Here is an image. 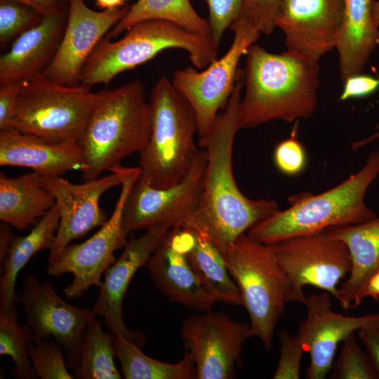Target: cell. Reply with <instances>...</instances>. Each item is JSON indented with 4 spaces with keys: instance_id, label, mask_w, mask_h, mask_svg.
Instances as JSON below:
<instances>
[{
    "instance_id": "52a82bcc",
    "label": "cell",
    "mask_w": 379,
    "mask_h": 379,
    "mask_svg": "<svg viewBox=\"0 0 379 379\" xmlns=\"http://www.w3.org/2000/svg\"><path fill=\"white\" fill-rule=\"evenodd\" d=\"M241 295L253 336L269 351L277 323L289 302L302 303L272 244L240 236L224 256Z\"/></svg>"
},
{
    "instance_id": "f35d334b",
    "label": "cell",
    "mask_w": 379,
    "mask_h": 379,
    "mask_svg": "<svg viewBox=\"0 0 379 379\" xmlns=\"http://www.w3.org/2000/svg\"><path fill=\"white\" fill-rule=\"evenodd\" d=\"M25 81L0 86V131L11 128L15 107Z\"/></svg>"
},
{
    "instance_id": "4fadbf2b",
    "label": "cell",
    "mask_w": 379,
    "mask_h": 379,
    "mask_svg": "<svg viewBox=\"0 0 379 379\" xmlns=\"http://www.w3.org/2000/svg\"><path fill=\"white\" fill-rule=\"evenodd\" d=\"M194 313L182 323L181 337L196 366L197 379L235 378L241 365L245 342L252 333L250 325L211 310Z\"/></svg>"
},
{
    "instance_id": "8fae6325",
    "label": "cell",
    "mask_w": 379,
    "mask_h": 379,
    "mask_svg": "<svg viewBox=\"0 0 379 379\" xmlns=\"http://www.w3.org/2000/svg\"><path fill=\"white\" fill-rule=\"evenodd\" d=\"M206 160V150L199 149L185 178L167 188L153 187L138 177L124 210L122 225L126 234L159 225L182 227L199 204Z\"/></svg>"
},
{
    "instance_id": "8992f818",
    "label": "cell",
    "mask_w": 379,
    "mask_h": 379,
    "mask_svg": "<svg viewBox=\"0 0 379 379\" xmlns=\"http://www.w3.org/2000/svg\"><path fill=\"white\" fill-rule=\"evenodd\" d=\"M169 48L185 51L197 69L217 59L218 47L211 37L190 32L164 20L138 22L119 40L103 38L84 64L80 84L91 88L108 85L119 74L133 69Z\"/></svg>"
},
{
    "instance_id": "5bb4252c",
    "label": "cell",
    "mask_w": 379,
    "mask_h": 379,
    "mask_svg": "<svg viewBox=\"0 0 379 379\" xmlns=\"http://www.w3.org/2000/svg\"><path fill=\"white\" fill-rule=\"evenodd\" d=\"M18 301L33 330L34 341H55L63 349L67 368L74 371L79 363L84 333L96 316L93 310L69 305L49 283L41 284L34 274L25 278Z\"/></svg>"
},
{
    "instance_id": "d6986e66",
    "label": "cell",
    "mask_w": 379,
    "mask_h": 379,
    "mask_svg": "<svg viewBox=\"0 0 379 379\" xmlns=\"http://www.w3.org/2000/svg\"><path fill=\"white\" fill-rule=\"evenodd\" d=\"M194 240L192 230L173 228L154 251L147 266L156 286L171 301L199 312L209 311L216 301L201 284L187 256Z\"/></svg>"
},
{
    "instance_id": "5b68a950",
    "label": "cell",
    "mask_w": 379,
    "mask_h": 379,
    "mask_svg": "<svg viewBox=\"0 0 379 379\" xmlns=\"http://www.w3.org/2000/svg\"><path fill=\"white\" fill-rule=\"evenodd\" d=\"M151 133L139 153V179L155 188H167L182 181L190 171L199 149L196 114L171 81L161 77L149 101Z\"/></svg>"
},
{
    "instance_id": "4dcf8cb0",
    "label": "cell",
    "mask_w": 379,
    "mask_h": 379,
    "mask_svg": "<svg viewBox=\"0 0 379 379\" xmlns=\"http://www.w3.org/2000/svg\"><path fill=\"white\" fill-rule=\"evenodd\" d=\"M34 342L29 324L20 325L16 306L8 312L0 311V354L11 357L14 363L12 375L17 379L37 377L29 358V347Z\"/></svg>"
},
{
    "instance_id": "b9f144b4",
    "label": "cell",
    "mask_w": 379,
    "mask_h": 379,
    "mask_svg": "<svg viewBox=\"0 0 379 379\" xmlns=\"http://www.w3.org/2000/svg\"><path fill=\"white\" fill-rule=\"evenodd\" d=\"M33 8L42 16L67 15L70 0H15Z\"/></svg>"
},
{
    "instance_id": "7bdbcfd3",
    "label": "cell",
    "mask_w": 379,
    "mask_h": 379,
    "mask_svg": "<svg viewBox=\"0 0 379 379\" xmlns=\"http://www.w3.org/2000/svg\"><path fill=\"white\" fill-rule=\"evenodd\" d=\"M368 297L374 300L379 298V269L367 279L357 292L351 309L359 307L363 300Z\"/></svg>"
},
{
    "instance_id": "f1b7e54d",
    "label": "cell",
    "mask_w": 379,
    "mask_h": 379,
    "mask_svg": "<svg viewBox=\"0 0 379 379\" xmlns=\"http://www.w3.org/2000/svg\"><path fill=\"white\" fill-rule=\"evenodd\" d=\"M112 345L126 379L196 378L195 364L187 350L179 362L171 364L145 355L136 343L124 338L112 335Z\"/></svg>"
},
{
    "instance_id": "3957f363",
    "label": "cell",
    "mask_w": 379,
    "mask_h": 379,
    "mask_svg": "<svg viewBox=\"0 0 379 379\" xmlns=\"http://www.w3.org/2000/svg\"><path fill=\"white\" fill-rule=\"evenodd\" d=\"M151 109L142 84L131 81L115 89L93 93L91 109L78 140L85 180L121 166L127 157L140 152L151 133Z\"/></svg>"
},
{
    "instance_id": "60d3db41",
    "label": "cell",
    "mask_w": 379,
    "mask_h": 379,
    "mask_svg": "<svg viewBox=\"0 0 379 379\" xmlns=\"http://www.w3.org/2000/svg\"><path fill=\"white\" fill-rule=\"evenodd\" d=\"M357 335L379 378V326L361 328L357 331Z\"/></svg>"
},
{
    "instance_id": "9a60e30c",
    "label": "cell",
    "mask_w": 379,
    "mask_h": 379,
    "mask_svg": "<svg viewBox=\"0 0 379 379\" xmlns=\"http://www.w3.org/2000/svg\"><path fill=\"white\" fill-rule=\"evenodd\" d=\"M127 171L128 168L120 166L113 168L109 175L80 184L72 183L60 176H41L60 214L48 265L58 258L72 241L84 237L107 221V215L100 206V197L109 189L121 185Z\"/></svg>"
},
{
    "instance_id": "f546056e",
    "label": "cell",
    "mask_w": 379,
    "mask_h": 379,
    "mask_svg": "<svg viewBox=\"0 0 379 379\" xmlns=\"http://www.w3.org/2000/svg\"><path fill=\"white\" fill-rule=\"evenodd\" d=\"M114 357L112 335L105 332L101 322L94 318L84 333L80 360L73 371V378H121L114 361Z\"/></svg>"
},
{
    "instance_id": "8d00e7d4",
    "label": "cell",
    "mask_w": 379,
    "mask_h": 379,
    "mask_svg": "<svg viewBox=\"0 0 379 379\" xmlns=\"http://www.w3.org/2000/svg\"><path fill=\"white\" fill-rule=\"evenodd\" d=\"M281 0H244L236 20H240L260 33L273 32Z\"/></svg>"
},
{
    "instance_id": "7a4b0ae2",
    "label": "cell",
    "mask_w": 379,
    "mask_h": 379,
    "mask_svg": "<svg viewBox=\"0 0 379 379\" xmlns=\"http://www.w3.org/2000/svg\"><path fill=\"white\" fill-rule=\"evenodd\" d=\"M245 93L239 105L240 129L273 120L291 123L312 117L317 105L319 62L253 44L247 53Z\"/></svg>"
},
{
    "instance_id": "d4e9b609",
    "label": "cell",
    "mask_w": 379,
    "mask_h": 379,
    "mask_svg": "<svg viewBox=\"0 0 379 379\" xmlns=\"http://www.w3.org/2000/svg\"><path fill=\"white\" fill-rule=\"evenodd\" d=\"M55 205L41 175L32 172L9 178L0 174V220L20 231L34 225Z\"/></svg>"
},
{
    "instance_id": "836d02e7",
    "label": "cell",
    "mask_w": 379,
    "mask_h": 379,
    "mask_svg": "<svg viewBox=\"0 0 379 379\" xmlns=\"http://www.w3.org/2000/svg\"><path fill=\"white\" fill-rule=\"evenodd\" d=\"M43 16L33 8L15 0H0V44L8 45L38 25Z\"/></svg>"
},
{
    "instance_id": "ac0fdd59",
    "label": "cell",
    "mask_w": 379,
    "mask_h": 379,
    "mask_svg": "<svg viewBox=\"0 0 379 379\" xmlns=\"http://www.w3.org/2000/svg\"><path fill=\"white\" fill-rule=\"evenodd\" d=\"M332 295L310 293L305 302L307 316L296 336L310 356L307 379H324L331 371L338 345L351 333L366 326H379V312L346 316L332 308Z\"/></svg>"
},
{
    "instance_id": "277c9868",
    "label": "cell",
    "mask_w": 379,
    "mask_h": 379,
    "mask_svg": "<svg viewBox=\"0 0 379 379\" xmlns=\"http://www.w3.org/2000/svg\"><path fill=\"white\" fill-rule=\"evenodd\" d=\"M379 174V152L373 151L365 165L337 186L318 194L290 197L289 206L278 210L253 226L247 235L265 244L335 227L358 225L376 217L364 203L366 192Z\"/></svg>"
},
{
    "instance_id": "ee69618b",
    "label": "cell",
    "mask_w": 379,
    "mask_h": 379,
    "mask_svg": "<svg viewBox=\"0 0 379 379\" xmlns=\"http://www.w3.org/2000/svg\"><path fill=\"white\" fill-rule=\"evenodd\" d=\"M8 225L2 222L0 226V265L5 260L14 237Z\"/></svg>"
},
{
    "instance_id": "74e56055",
    "label": "cell",
    "mask_w": 379,
    "mask_h": 379,
    "mask_svg": "<svg viewBox=\"0 0 379 379\" xmlns=\"http://www.w3.org/2000/svg\"><path fill=\"white\" fill-rule=\"evenodd\" d=\"M208 9L211 37L218 47L225 30L239 16L244 0H204Z\"/></svg>"
},
{
    "instance_id": "83f0119b",
    "label": "cell",
    "mask_w": 379,
    "mask_h": 379,
    "mask_svg": "<svg viewBox=\"0 0 379 379\" xmlns=\"http://www.w3.org/2000/svg\"><path fill=\"white\" fill-rule=\"evenodd\" d=\"M149 20H167L190 32L211 37L208 20L199 15L190 0H137L105 38L111 39L134 25Z\"/></svg>"
},
{
    "instance_id": "7dc6e473",
    "label": "cell",
    "mask_w": 379,
    "mask_h": 379,
    "mask_svg": "<svg viewBox=\"0 0 379 379\" xmlns=\"http://www.w3.org/2000/svg\"><path fill=\"white\" fill-rule=\"evenodd\" d=\"M372 18L375 25L379 27V0H374L373 3Z\"/></svg>"
},
{
    "instance_id": "4316f807",
    "label": "cell",
    "mask_w": 379,
    "mask_h": 379,
    "mask_svg": "<svg viewBox=\"0 0 379 379\" xmlns=\"http://www.w3.org/2000/svg\"><path fill=\"white\" fill-rule=\"evenodd\" d=\"M192 231L194 240L187 256L204 288L216 302L242 305L240 291L228 271L223 255L205 234Z\"/></svg>"
},
{
    "instance_id": "30bf717a",
    "label": "cell",
    "mask_w": 379,
    "mask_h": 379,
    "mask_svg": "<svg viewBox=\"0 0 379 379\" xmlns=\"http://www.w3.org/2000/svg\"><path fill=\"white\" fill-rule=\"evenodd\" d=\"M139 174L138 167L128 168L114 209L107 221L87 240L67 246L58 258L48 265L50 276L60 277L66 273L73 275L72 282L64 289L67 298H78L93 286L100 288L102 275L116 260L114 252L126 244L128 235L122 225L124 210Z\"/></svg>"
},
{
    "instance_id": "e575fe53",
    "label": "cell",
    "mask_w": 379,
    "mask_h": 379,
    "mask_svg": "<svg viewBox=\"0 0 379 379\" xmlns=\"http://www.w3.org/2000/svg\"><path fill=\"white\" fill-rule=\"evenodd\" d=\"M279 357L274 379H298L301 360L306 350L296 335L283 330L279 333Z\"/></svg>"
},
{
    "instance_id": "e0dca14e",
    "label": "cell",
    "mask_w": 379,
    "mask_h": 379,
    "mask_svg": "<svg viewBox=\"0 0 379 379\" xmlns=\"http://www.w3.org/2000/svg\"><path fill=\"white\" fill-rule=\"evenodd\" d=\"M128 8L92 10L84 0H70L65 29L51 63L42 72L48 81L80 84L82 68L95 47L125 15Z\"/></svg>"
},
{
    "instance_id": "484cf974",
    "label": "cell",
    "mask_w": 379,
    "mask_h": 379,
    "mask_svg": "<svg viewBox=\"0 0 379 379\" xmlns=\"http://www.w3.org/2000/svg\"><path fill=\"white\" fill-rule=\"evenodd\" d=\"M60 221L55 205L24 237H13L7 256L0 265V311L8 312L15 307L18 298L15 282L18 273L38 252L51 248Z\"/></svg>"
},
{
    "instance_id": "ab89813d",
    "label": "cell",
    "mask_w": 379,
    "mask_h": 379,
    "mask_svg": "<svg viewBox=\"0 0 379 379\" xmlns=\"http://www.w3.org/2000/svg\"><path fill=\"white\" fill-rule=\"evenodd\" d=\"M343 84V90L340 96L342 101L372 94L379 88V79L361 73L349 77Z\"/></svg>"
},
{
    "instance_id": "6da1fadb",
    "label": "cell",
    "mask_w": 379,
    "mask_h": 379,
    "mask_svg": "<svg viewBox=\"0 0 379 379\" xmlns=\"http://www.w3.org/2000/svg\"><path fill=\"white\" fill-rule=\"evenodd\" d=\"M242 86L239 75L224 111L208 134L199 140L207 156L202 195L197 208L182 227L205 234L223 256L240 236L279 210L274 201L246 197L234 177L232 153L240 129Z\"/></svg>"
},
{
    "instance_id": "bcb514c9",
    "label": "cell",
    "mask_w": 379,
    "mask_h": 379,
    "mask_svg": "<svg viewBox=\"0 0 379 379\" xmlns=\"http://www.w3.org/2000/svg\"><path fill=\"white\" fill-rule=\"evenodd\" d=\"M379 138V131L374 133L373 135H372L371 136L366 138V139H363L361 140H359V141H357L355 142H354L352 144V149L354 150H357L359 148H361V147L366 145V144H368V142L377 139Z\"/></svg>"
},
{
    "instance_id": "7402d4cb",
    "label": "cell",
    "mask_w": 379,
    "mask_h": 379,
    "mask_svg": "<svg viewBox=\"0 0 379 379\" xmlns=\"http://www.w3.org/2000/svg\"><path fill=\"white\" fill-rule=\"evenodd\" d=\"M67 15L43 16L38 25L12 43L0 57V86L42 74L57 52Z\"/></svg>"
},
{
    "instance_id": "7c38bea8",
    "label": "cell",
    "mask_w": 379,
    "mask_h": 379,
    "mask_svg": "<svg viewBox=\"0 0 379 379\" xmlns=\"http://www.w3.org/2000/svg\"><path fill=\"white\" fill-rule=\"evenodd\" d=\"M277 260L304 304L303 288L310 286L337 299L338 283L351 271L346 244L325 232L289 238L272 244Z\"/></svg>"
},
{
    "instance_id": "ffe728a7",
    "label": "cell",
    "mask_w": 379,
    "mask_h": 379,
    "mask_svg": "<svg viewBox=\"0 0 379 379\" xmlns=\"http://www.w3.org/2000/svg\"><path fill=\"white\" fill-rule=\"evenodd\" d=\"M172 230L159 225L145 230L139 237L126 241L119 257L105 272L104 280L92 310L104 318L112 335L136 343V337L126 326L123 318V300L129 283L139 268L147 266L157 246Z\"/></svg>"
},
{
    "instance_id": "ba28073f",
    "label": "cell",
    "mask_w": 379,
    "mask_h": 379,
    "mask_svg": "<svg viewBox=\"0 0 379 379\" xmlns=\"http://www.w3.org/2000/svg\"><path fill=\"white\" fill-rule=\"evenodd\" d=\"M91 88L51 82L42 74L25 81L11 128L49 140L78 141L93 98Z\"/></svg>"
},
{
    "instance_id": "d590c367",
    "label": "cell",
    "mask_w": 379,
    "mask_h": 379,
    "mask_svg": "<svg viewBox=\"0 0 379 379\" xmlns=\"http://www.w3.org/2000/svg\"><path fill=\"white\" fill-rule=\"evenodd\" d=\"M273 159L277 168L284 175H297L305 170L307 162V153L296 138L295 128L288 138L275 147Z\"/></svg>"
},
{
    "instance_id": "1f68e13d",
    "label": "cell",
    "mask_w": 379,
    "mask_h": 379,
    "mask_svg": "<svg viewBox=\"0 0 379 379\" xmlns=\"http://www.w3.org/2000/svg\"><path fill=\"white\" fill-rule=\"evenodd\" d=\"M331 368L330 378L333 379L378 378L366 352L359 347L354 333L343 341L339 355Z\"/></svg>"
},
{
    "instance_id": "cb8c5ba5",
    "label": "cell",
    "mask_w": 379,
    "mask_h": 379,
    "mask_svg": "<svg viewBox=\"0 0 379 379\" xmlns=\"http://www.w3.org/2000/svg\"><path fill=\"white\" fill-rule=\"evenodd\" d=\"M324 232L343 241L350 254L351 271L338 287L336 299L347 311L351 309L361 286L379 269V217L358 225L331 227Z\"/></svg>"
},
{
    "instance_id": "c3c4849f",
    "label": "cell",
    "mask_w": 379,
    "mask_h": 379,
    "mask_svg": "<svg viewBox=\"0 0 379 379\" xmlns=\"http://www.w3.org/2000/svg\"><path fill=\"white\" fill-rule=\"evenodd\" d=\"M378 126L379 127V124H378Z\"/></svg>"
},
{
    "instance_id": "9c48e42d",
    "label": "cell",
    "mask_w": 379,
    "mask_h": 379,
    "mask_svg": "<svg viewBox=\"0 0 379 379\" xmlns=\"http://www.w3.org/2000/svg\"><path fill=\"white\" fill-rule=\"evenodd\" d=\"M230 28L234 32L233 41L222 58L203 69H177L171 80L196 114L199 139L208 134L219 111L225 107L240 74L239 61L260 34L239 20H236Z\"/></svg>"
},
{
    "instance_id": "f6af8a7d",
    "label": "cell",
    "mask_w": 379,
    "mask_h": 379,
    "mask_svg": "<svg viewBox=\"0 0 379 379\" xmlns=\"http://www.w3.org/2000/svg\"><path fill=\"white\" fill-rule=\"evenodd\" d=\"M126 0H95L98 6L103 10L123 7Z\"/></svg>"
},
{
    "instance_id": "2e32d148",
    "label": "cell",
    "mask_w": 379,
    "mask_h": 379,
    "mask_svg": "<svg viewBox=\"0 0 379 379\" xmlns=\"http://www.w3.org/2000/svg\"><path fill=\"white\" fill-rule=\"evenodd\" d=\"M343 0H281L275 20L288 53L319 62L335 48Z\"/></svg>"
},
{
    "instance_id": "603a6c76",
    "label": "cell",
    "mask_w": 379,
    "mask_h": 379,
    "mask_svg": "<svg viewBox=\"0 0 379 379\" xmlns=\"http://www.w3.org/2000/svg\"><path fill=\"white\" fill-rule=\"evenodd\" d=\"M374 0H343L342 24L335 45L343 83L362 73L379 44V29L372 18Z\"/></svg>"
},
{
    "instance_id": "d6a6232c",
    "label": "cell",
    "mask_w": 379,
    "mask_h": 379,
    "mask_svg": "<svg viewBox=\"0 0 379 379\" xmlns=\"http://www.w3.org/2000/svg\"><path fill=\"white\" fill-rule=\"evenodd\" d=\"M29 358L41 379H72L63 349L51 339L34 341L29 347Z\"/></svg>"
},
{
    "instance_id": "44dd1931",
    "label": "cell",
    "mask_w": 379,
    "mask_h": 379,
    "mask_svg": "<svg viewBox=\"0 0 379 379\" xmlns=\"http://www.w3.org/2000/svg\"><path fill=\"white\" fill-rule=\"evenodd\" d=\"M84 164V154L77 140H49L13 128L0 131L1 166L28 168L49 177L81 171Z\"/></svg>"
}]
</instances>
